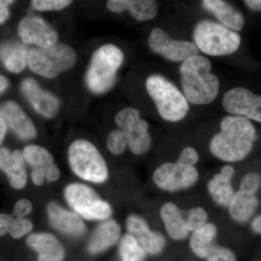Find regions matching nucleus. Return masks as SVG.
<instances>
[{
	"label": "nucleus",
	"mask_w": 261,
	"mask_h": 261,
	"mask_svg": "<svg viewBox=\"0 0 261 261\" xmlns=\"http://www.w3.org/2000/svg\"><path fill=\"white\" fill-rule=\"evenodd\" d=\"M121 234V226L117 221L110 219L103 221L92 233L87 250L92 255L102 253L118 243Z\"/></svg>",
	"instance_id": "nucleus-21"
},
{
	"label": "nucleus",
	"mask_w": 261,
	"mask_h": 261,
	"mask_svg": "<svg viewBox=\"0 0 261 261\" xmlns=\"http://www.w3.org/2000/svg\"><path fill=\"white\" fill-rule=\"evenodd\" d=\"M199 154L195 148L192 147H185L181 151L177 161V163L187 167H195L196 163L198 162Z\"/></svg>",
	"instance_id": "nucleus-36"
},
{
	"label": "nucleus",
	"mask_w": 261,
	"mask_h": 261,
	"mask_svg": "<svg viewBox=\"0 0 261 261\" xmlns=\"http://www.w3.org/2000/svg\"><path fill=\"white\" fill-rule=\"evenodd\" d=\"M108 9L113 13H121L128 10L138 20H149L157 15L159 5L153 0H110Z\"/></svg>",
	"instance_id": "nucleus-22"
},
{
	"label": "nucleus",
	"mask_w": 261,
	"mask_h": 261,
	"mask_svg": "<svg viewBox=\"0 0 261 261\" xmlns=\"http://www.w3.org/2000/svg\"><path fill=\"white\" fill-rule=\"evenodd\" d=\"M261 186V176L257 173H249L240 182V191L255 195Z\"/></svg>",
	"instance_id": "nucleus-34"
},
{
	"label": "nucleus",
	"mask_w": 261,
	"mask_h": 261,
	"mask_svg": "<svg viewBox=\"0 0 261 261\" xmlns=\"http://www.w3.org/2000/svg\"><path fill=\"white\" fill-rule=\"evenodd\" d=\"M252 228L255 233L261 234V215L257 216L252 222Z\"/></svg>",
	"instance_id": "nucleus-42"
},
{
	"label": "nucleus",
	"mask_w": 261,
	"mask_h": 261,
	"mask_svg": "<svg viewBox=\"0 0 261 261\" xmlns=\"http://www.w3.org/2000/svg\"><path fill=\"white\" fill-rule=\"evenodd\" d=\"M75 58L72 48L65 44H56L49 47L32 49L29 51V65L36 74L53 79L72 68Z\"/></svg>",
	"instance_id": "nucleus-8"
},
{
	"label": "nucleus",
	"mask_w": 261,
	"mask_h": 261,
	"mask_svg": "<svg viewBox=\"0 0 261 261\" xmlns=\"http://www.w3.org/2000/svg\"><path fill=\"white\" fill-rule=\"evenodd\" d=\"M218 228L213 223H207L202 227L192 231L190 240L192 251L197 257L205 258L217 236Z\"/></svg>",
	"instance_id": "nucleus-27"
},
{
	"label": "nucleus",
	"mask_w": 261,
	"mask_h": 261,
	"mask_svg": "<svg viewBox=\"0 0 261 261\" xmlns=\"http://www.w3.org/2000/svg\"><path fill=\"white\" fill-rule=\"evenodd\" d=\"M7 130H8V127L6 123L3 121V118H0V145L4 140Z\"/></svg>",
	"instance_id": "nucleus-43"
},
{
	"label": "nucleus",
	"mask_w": 261,
	"mask_h": 261,
	"mask_svg": "<svg viewBox=\"0 0 261 261\" xmlns=\"http://www.w3.org/2000/svg\"><path fill=\"white\" fill-rule=\"evenodd\" d=\"M154 183L164 191L174 192L190 188L199 179L195 167H187L177 163H165L154 171Z\"/></svg>",
	"instance_id": "nucleus-10"
},
{
	"label": "nucleus",
	"mask_w": 261,
	"mask_h": 261,
	"mask_svg": "<svg viewBox=\"0 0 261 261\" xmlns=\"http://www.w3.org/2000/svg\"><path fill=\"white\" fill-rule=\"evenodd\" d=\"M68 163L72 171L84 181L102 184L107 181L109 171L106 161L95 146L85 140L70 144Z\"/></svg>",
	"instance_id": "nucleus-4"
},
{
	"label": "nucleus",
	"mask_w": 261,
	"mask_h": 261,
	"mask_svg": "<svg viewBox=\"0 0 261 261\" xmlns=\"http://www.w3.org/2000/svg\"><path fill=\"white\" fill-rule=\"evenodd\" d=\"M123 61V53L116 46L108 44L99 47L92 56L86 75L89 90L102 94L112 88Z\"/></svg>",
	"instance_id": "nucleus-3"
},
{
	"label": "nucleus",
	"mask_w": 261,
	"mask_h": 261,
	"mask_svg": "<svg viewBox=\"0 0 261 261\" xmlns=\"http://www.w3.org/2000/svg\"><path fill=\"white\" fill-rule=\"evenodd\" d=\"M202 5L216 17L224 27L233 31H240L245 25V18L239 10L222 0H204Z\"/></svg>",
	"instance_id": "nucleus-24"
},
{
	"label": "nucleus",
	"mask_w": 261,
	"mask_h": 261,
	"mask_svg": "<svg viewBox=\"0 0 261 261\" xmlns=\"http://www.w3.org/2000/svg\"><path fill=\"white\" fill-rule=\"evenodd\" d=\"M207 261H237V257L231 250L226 247L214 245L209 250Z\"/></svg>",
	"instance_id": "nucleus-35"
},
{
	"label": "nucleus",
	"mask_w": 261,
	"mask_h": 261,
	"mask_svg": "<svg viewBox=\"0 0 261 261\" xmlns=\"http://www.w3.org/2000/svg\"><path fill=\"white\" fill-rule=\"evenodd\" d=\"M14 216L10 215L0 214V237L10 233Z\"/></svg>",
	"instance_id": "nucleus-38"
},
{
	"label": "nucleus",
	"mask_w": 261,
	"mask_h": 261,
	"mask_svg": "<svg viewBox=\"0 0 261 261\" xmlns=\"http://www.w3.org/2000/svg\"><path fill=\"white\" fill-rule=\"evenodd\" d=\"M146 252L138 241L129 233L121 238L119 245V255L121 261H142Z\"/></svg>",
	"instance_id": "nucleus-29"
},
{
	"label": "nucleus",
	"mask_w": 261,
	"mask_h": 261,
	"mask_svg": "<svg viewBox=\"0 0 261 261\" xmlns=\"http://www.w3.org/2000/svg\"><path fill=\"white\" fill-rule=\"evenodd\" d=\"M234 168L230 165H226V166H223L221 169V173L224 177L229 178V179L232 180L233 176H234Z\"/></svg>",
	"instance_id": "nucleus-41"
},
{
	"label": "nucleus",
	"mask_w": 261,
	"mask_h": 261,
	"mask_svg": "<svg viewBox=\"0 0 261 261\" xmlns=\"http://www.w3.org/2000/svg\"><path fill=\"white\" fill-rule=\"evenodd\" d=\"M13 3L14 2L10 0H0V24L4 23L9 17L10 13L8 7Z\"/></svg>",
	"instance_id": "nucleus-39"
},
{
	"label": "nucleus",
	"mask_w": 261,
	"mask_h": 261,
	"mask_svg": "<svg viewBox=\"0 0 261 261\" xmlns=\"http://www.w3.org/2000/svg\"><path fill=\"white\" fill-rule=\"evenodd\" d=\"M160 216L166 232L172 240L180 241L186 239L190 234L186 220L176 204L171 202L163 204L160 211Z\"/></svg>",
	"instance_id": "nucleus-23"
},
{
	"label": "nucleus",
	"mask_w": 261,
	"mask_h": 261,
	"mask_svg": "<svg viewBox=\"0 0 261 261\" xmlns=\"http://www.w3.org/2000/svg\"><path fill=\"white\" fill-rule=\"evenodd\" d=\"M208 214L205 209L201 207H195L189 211L186 219L187 228L190 232L195 231L207 223Z\"/></svg>",
	"instance_id": "nucleus-30"
},
{
	"label": "nucleus",
	"mask_w": 261,
	"mask_h": 261,
	"mask_svg": "<svg viewBox=\"0 0 261 261\" xmlns=\"http://www.w3.org/2000/svg\"><path fill=\"white\" fill-rule=\"evenodd\" d=\"M68 0H34L32 5L34 10L38 11H53L61 10L71 4Z\"/></svg>",
	"instance_id": "nucleus-33"
},
{
	"label": "nucleus",
	"mask_w": 261,
	"mask_h": 261,
	"mask_svg": "<svg viewBox=\"0 0 261 261\" xmlns=\"http://www.w3.org/2000/svg\"><path fill=\"white\" fill-rule=\"evenodd\" d=\"M207 190L216 203L227 207L235 194L231 179L224 177L221 173L215 175L210 180Z\"/></svg>",
	"instance_id": "nucleus-28"
},
{
	"label": "nucleus",
	"mask_w": 261,
	"mask_h": 261,
	"mask_svg": "<svg viewBox=\"0 0 261 261\" xmlns=\"http://www.w3.org/2000/svg\"><path fill=\"white\" fill-rule=\"evenodd\" d=\"M18 35L25 44L47 48L56 44L58 34L53 27L39 16L22 19L18 28Z\"/></svg>",
	"instance_id": "nucleus-14"
},
{
	"label": "nucleus",
	"mask_w": 261,
	"mask_h": 261,
	"mask_svg": "<svg viewBox=\"0 0 261 261\" xmlns=\"http://www.w3.org/2000/svg\"><path fill=\"white\" fill-rule=\"evenodd\" d=\"M146 88L163 119L176 122L186 117L190 109L186 97L162 75L149 76Z\"/></svg>",
	"instance_id": "nucleus-6"
},
{
	"label": "nucleus",
	"mask_w": 261,
	"mask_h": 261,
	"mask_svg": "<svg viewBox=\"0 0 261 261\" xmlns=\"http://www.w3.org/2000/svg\"><path fill=\"white\" fill-rule=\"evenodd\" d=\"M149 46L154 53L173 62L186 61L197 56L199 51L195 42L172 39L160 28H154L150 32Z\"/></svg>",
	"instance_id": "nucleus-12"
},
{
	"label": "nucleus",
	"mask_w": 261,
	"mask_h": 261,
	"mask_svg": "<svg viewBox=\"0 0 261 261\" xmlns=\"http://www.w3.org/2000/svg\"><path fill=\"white\" fill-rule=\"evenodd\" d=\"M249 9L255 12L261 11V0H245L244 1Z\"/></svg>",
	"instance_id": "nucleus-40"
},
{
	"label": "nucleus",
	"mask_w": 261,
	"mask_h": 261,
	"mask_svg": "<svg viewBox=\"0 0 261 261\" xmlns=\"http://www.w3.org/2000/svg\"><path fill=\"white\" fill-rule=\"evenodd\" d=\"M23 152L0 149V170L6 174L10 185L15 190H22L27 183V172Z\"/></svg>",
	"instance_id": "nucleus-19"
},
{
	"label": "nucleus",
	"mask_w": 261,
	"mask_h": 261,
	"mask_svg": "<svg viewBox=\"0 0 261 261\" xmlns=\"http://www.w3.org/2000/svg\"><path fill=\"white\" fill-rule=\"evenodd\" d=\"M32 210V203L27 199L18 200L14 206V214L17 217L24 218L30 214Z\"/></svg>",
	"instance_id": "nucleus-37"
},
{
	"label": "nucleus",
	"mask_w": 261,
	"mask_h": 261,
	"mask_svg": "<svg viewBox=\"0 0 261 261\" xmlns=\"http://www.w3.org/2000/svg\"><path fill=\"white\" fill-rule=\"evenodd\" d=\"M8 87V81L3 75H0V94L3 93Z\"/></svg>",
	"instance_id": "nucleus-44"
},
{
	"label": "nucleus",
	"mask_w": 261,
	"mask_h": 261,
	"mask_svg": "<svg viewBox=\"0 0 261 261\" xmlns=\"http://www.w3.org/2000/svg\"><path fill=\"white\" fill-rule=\"evenodd\" d=\"M0 118L20 140H31L37 137L34 123L14 101H7L0 106Z\"/></svg>",
	"instance_id": "nucleus-17"
},
{
	"label": "nucleus",
	"mask_w": 261,
	"mask_h": 261,
	"mask_svg": "<svg viewBox=\"0 0 261 261\" xmlns=\"http://www.w3.org/2000/svg\"><path fill=\"white\" fill-rule=\"evenodd\" d=\"M225 111L261 123V96L238 87L228 91L223 99Z\"/></svg>",
	"instance_id": "nucleus-13"
},
{
	"label": "nucleus",
	"mask_w": 261,
	"mask_h": 261,
	"mask_svg": "<svg viewBox=\"0 0 261 261\" xmlns=\"http://www.w3.org/2000/svg\"><path fill=\"white\" fill-rule=\"evenodd\" d=\"M29 53L21 43L6 42L0 46V59L11 73L22 71L29 63Z\"/></svg>",
	"instance_id": "nucleus-25"
},
{
	"label": "nucleus",
	"mask_w": 261,
	"mask_h": 261,
	"mask_svg": "<svg viewBox=\"0 0 261 261\" xmlns=\"http://www.w3.org/2000/svg\"><path fill=\"white\" fill-rule=\"evenodd\" d=\"M211 61L203 56H193L183 62L179 72L187 101L195 105H207L217 97L219 80L211 73Z\"/></svg>",
	"instance_id": "nucleus-2"
},
{
	"label": "nucleus",
	"mask_w": 261,
	"mask_h": 261,
	"mask_svg": "<svg viewBox=\"0 0 261 261\" xmlns=\"http://www.w3.org/2000/svg\"><path fill=\"white\" fill-rule=\"evenodd\" d=\"M25 162L32 168V179L36 186L48 182H56L61 177V171L54 162L53 155L42 146L30 145L23 151Z\"/></svg>",
	"instance_id": "nucleus-11"
},
{
	"label": "nucleus",
	"mask_w": 261,
	"mask_h": 261,
	"mask_svg": "<svg viewBox=\"0 0 261 261\" xmlns=\"http://www.w3.org/2000/svg\"><path fill=\"white\" fill-rule=\"evenodd\" d=\"M193 37L198 49L211 56L233 54L241 43V37L238 33L210 20L197 23Z\"/></svg>",
	"instance_id": "nucleus-5"
},
{
	"label": "nucleus",
	"mask_w": 261,
	"mask_h": 261,
	"mask_svg": "<svg viewBox=\"0 0 261 261\" xmlns=\"http://www.w3.org/2000/svg\"><path fill=\"white\" fill-rule=\"evenodd\" d=\"M258 205L259 200L256 196L239 190L235 192L228 208L231 219L243 224L251 219Z\"/></svg>",
	"instance_id": "nucleus-26"
},
{
	"label": "nucleus",
	"mask_w": 261,
	"mask_h": 261,
	"mask_svg": "<svg viewBox=\"0 0 261 261\" xmlns=\"http://www.w3.org/2000/svg\"><path fill=\"white\" fill-rule=\"evenodd\" d=\"M64 198L68 205L82 219L106 221L112 216L111 204L102 200L94 189L82 183H72L65 187Z\"/></svg>",
	"instance_id": "nucleus-7"
},
{
	"label": "nucleus",
	"mask_w": 261,
	"mask_h": 261,
	"mask_svg": "<svg viewBox=\"0 0 261 261\" xmlns=\"http://www.w3.org/2000/svg\"><path fill=\"white\" fill-rule=\"evenodd\" d=\"M33 224L32 221L25 218H13L10 228V234L15 239L23 238L32 231Z\"/></svg>",
	"instance_id": "nucleus-32"
},
{
	"label": "nucleus",
	"mask_w": 261,
	"mask_h": 261,
	"mask_svg": "<svg viewBox=\"0 0 261 261\" xmlns=\"http://www.w3.org/2000/svg\"><path fill=\"white\" fill-rule=\"evenodd\" d=\"M47 212L49 224L56 231L72 238H81L85 234V223L74 211L64 208L53 201L48 204Z\"/></svg>",
	"instance_id": "nucleus-16"
},
{
	"label": "nucleus",
	"mask_w": 261,
	"mask_h": 261,
	"mask_svg": "<svg viewBox=\"0 0 261 261\" xmlns=\"http://www.w3.org/2000/svg\"><path fill=\"white\" fill-rule=\"evenodd\" d=\"M22 93L41 116L51 118L56 116L60 108L59 100L44 90L33 79H25L20 85Z\"/></svg>",
	"instance_id": "nucleus-18"
},
{
	"label": "nucleus",
	"mask_w": 261,
	"mask_h": 261,
	"mask_svg": "<svg viewBox=\"0 0 261 261\" xmlns=\"http://www.w3.org/2000/svg\"><path fill=\"white\" fill-rule=\"evenodd\" d=\"M257 140L256 130L249 119L226 116L221 121V132L211 141L210 150L225 162H239L250 154Z\"/></svg>",
	"instance_id": "nucleus-1"
},
{
	"label": "nucleus",
	"mask_w": 261,
	"mask_h": 261,
	"mask_svg": "<svg viewBox=\"0 0 261 261\" xmlns=\"http://www.w3.org/2000/svg\"><path fill=\"white\" fill-rule=\"evenodd\" d=\"M28 246L37 252V261H63L65 251L63 244L48 232L31 233L27 240Z\"/></svg>",
	"instance_id": "nucleus-20"
},
{
	"label": "nucleus",
	"mask_w": 261,
	"mask_h": 261,
	"mask_svg": "<svg viewBox=\"0 0 261 261\" xmlns=\"http://www.w3.org/2000/svg\"><path fill=\"white\" fill-rule=\"evenodd\" d=\"M127 231L138 241L146 253L151 255H159L164 250L166 240L162 233L152 231L142 216L130 215L126 219Z\"/></svg>",
	"instance_id": "nucleus-15"
},
{
	"label": "nucleus",
	"mask_w": 261,
	"mask_h": 261,
	"mask_svg": "<svg viewBox=\"0 0 261 261\" xmlns=\"http://www.w3.org/2000/svg\"><path fill=\"white\" fill-rule=\"evenodd\" d=\"M127 146L126 137L120 129L113 130L108 136V150L115 155H119L124 152Z\"/></svg>",
	"instance_id": "nucleus-31"
},
{
	"label": "nucleus",
	"mask_w": 261,
	"mask_h": 261,
	"mask_svg": "<svg viewBox=\"0 0 261 261\" xmlns=\"http://www.w3.org/2000/svg\"><path fill=\"white\" fill-rule=\"evenodd\" d=\"M116 124L126 137L127 145L135 154H142L150 148L149 124L141 119L140 112L134 108H126L119 111L115 118Z\"/></svg>",
	"instance_id": "nucleus-9"
}]
</instances>
